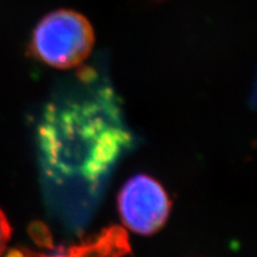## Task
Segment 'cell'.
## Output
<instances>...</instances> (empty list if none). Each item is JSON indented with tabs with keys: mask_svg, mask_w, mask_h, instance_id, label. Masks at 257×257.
I'll use <instances>...</instances> for the list:
<instances>
[{
	"mask_svg": "<svg viewBox=\"0 0 257 257\" xmlns=\"http://www.w3.org/2000/svg\"><path fill=\"white\" fill-rule=\"evenodd\" d=\"M94 40L87 18L72 10H57L37 24L30 48L32 54L48 66L69 69L87 59Z\"/></svg>",
	"mask_w": 257,
	"mask_h": 257,
	"instance_id": "1",
	"label": "cell"
},
{
	"mask_svg": "<svg viewBox=\"0 0 257 257\" xmlns=\"http://www.w3.org/2000/svg\"><path fill=\"white\" fill-rule=\"evenodd\" d=\"M131 252L126 231L119 226L102 230L94 238L56 253L14 249L6 257H126Z\"/></svg>",
	"mask_w": 257,
	"mask_h": 257,
	"instance_id": "3",
	"label": "cell"
},
{
	"mask_svg": "<svg viewBox=\"0 0 257 257\" xmlns=\"http://www.w3.org/2000/svg\"><path fill=\"white\" fill-rule=\"evenodd\" d=\"M12 233V227L10 225L8 217L5 216V213L0 210V256L4 253L8 246V243L10 238H11Z\"/></svg>",
	"mask_w": 257,
	"mask_h": 257,
	"instance_id": "4",
	"label": "cell"
},
{
	"mask_svg": "<svg viewBox=\"0 0 257 257\" xmlns=\"http://www.w3.org/2000/svg\"><path fill=\"white\" fill-rule=\"evenodd\" d=\"M118 206L125 226L137 233L152 234L168 219L170 200L159 182L136 175L121 188Z\"/></svg>",
	"mask_w": 257,
	"mask_h": 257,
	"instance_id": "2",
	"label": "cell"
}]
</instances>
